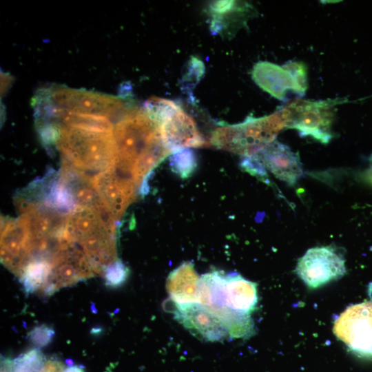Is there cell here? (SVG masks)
<instances>
[{"mask_svg":"<svg viewBox=\"0 0 372 372\" xmlns=\"http://www.w3.org/2000/svg\"><path fill=\"white\" fill-rule=\"evenodd\" d=\"M285 128V121L278 109L268 116H249L240 123L220 126L213 131L210 141L219 149L247 157L261 152Z\"/></svg>","mask_w":372,"mask_h":372,"instance_id":"cell-1","label":"cell"},{"mask_svg":"<svg viewBox=\"0 0 372 372\" xmlns=\"http://www.w3.org/2000/svg\"><path fill=\"white\" fill-rule=\"evenodd\" d=\"M147 104L160 123L163 142L171 154L208 145L194 119L176 102L152 97Z\"/></svg>","mask_w":372,"mask_h":372,"instance_id":"cell-2","label":"cell"},{"mask_svg":"<svg viewBox=\"0 0 372 372\" xmlns=\"http://www.w3.org/2000/svg\"><path fill=\"white\" fill-rule=\"evenodd\" d=\"M342 99L320 101L295 99L280 109L286 128L297 130L302 136H311L322 143L330 141L335 106Z\"/></svg>","mask_w":372,"mask_h":372,"instance_id":"cell-3","label":"cell"},{"mask_svg":"<svg viewBox=\"0 0 372 372\" xmlns=\"http://www.w3.org/2000/svg\"><path fill=\"white\" fill-rule=\"evenodd\" d=\"M333 331L355 355L372 359V300L347 307L334 322Z\"/></svg>","mask_w":372,"mask_h":372,"instance_id":"cell-4","label":"cell"},{"mask_svg":"<svg viewBox=\"0 0 372 372\" xmlns=\"http://www.w3.org/2000/svg\"><path fill=\"white\" fill-rule=\"evenodd\" d=\"M251 76L262 90L279 100H285L288 91L302 96L307 89V69L301 62L289 61L280 66L259 61L254 65Z\"/></svg>","mask_w":372,"mask_h":372,"instance_id":"cell-5","label":"cell"},{"mask_svg":"<svg viewBox=\"0 0 372 372\" xmlns=\"http://www.w3.org/2000/svg\"><path fill=\"white\" fill-rule=\"evenodd\" d=\"M344 259L331 247L309 249L298 261L296 273L307 286L318 288L346 273Z\"/></svg>","mask_w":372,"mask_h":372,"instance_id":"cell-6","label":"cell"},{"mask_svg":"<svg viewBox=\"0 0 372 372\" xmlns=\"http://www.w3.org/2000/svg\"><path fill=\"white\" fill-rule=\"evenodd\" d=\"M174 318L198 338L218 342L229 337L221 320L211 311L198 303L178 305L173 303Z\"/></svg>","mask_w":372,"mask_h":372,"instance_id":"cell-7","label":"cell"},{"mask_svg":"<svg viewBox=\"0 0 372 372\" xmlns=\"http://www.w3.org/2000/svg\"><path fill=\"white\" fill-rule=\"evenodd\" d=\"M256 155L265 169L289 185H294L304 176L298 154L285 144L275 140Z\"/></svg>","mask_w":372,"mask_h":372,"instance_id":"cell-8","label":"cell"},{"mask_svg":"<svg viewBox=\"0 0 372 372\" xmlns=\"http://www.w3.org/2000/svg\"><path fill=\"white\" fill-rule=\"evenodd\" d=\"M224 300L227 308L251 314L258 303L256 285L237 273L225 274Z\"/></svg>","mask_w":372,"mask_h":372,"instance_id":"cell-9","label":"cell"},{"mask_svg":"<svg viewBox=\"0 0 372 372\" xmlns=\"http://www.w3.org/2000/svg\"><path fill=\"white\" fill-rule=\"evenodd\" d=\"M200 278L191 262H183L170 272L166 289L172 302L178 305L197 303Z\"/></svg>","mask_w":372,"mask_h":372,"instance_id":"cell-10","label":"cell"},{"mask_svg":"<svg viewBox=\"0 0 372 372\" xmlns=\"http://www.w3.org/2000/svg\"><path fill=\"white\" fill-rule=\"evenodd\" d=\"M65 365L58 359L48 357L33 349L13 360L3 361L1 372H64Z\"/></svg>","mask_w":372,"mask_h":372,"instance_id":"cell-11","label":"cell"},{"mask_svg":"<svg viewBox=\"0 0 372 372\" xmlns=\"http://www.w3.org/2000/svg\"><path fill=\"white\" fill-rule=\"evenodd\" d=\"M169 163L172 171L182 178L190 176L197 165L196 155L189 148L172 154Z\"/></svg>","mask_w":372,"mask_h":372,"instance_id":"cell-12","label":"cell"},{"mask_svg":"<svg viewBox=\"0 0 372 372\" xmlns=\"http://www.w3.org/2000/svg\"><path fill=\"white\" fill-rule=\"evenodd\" d=\"M128 273V269L118 260L107 269L103 277L107 286L118 287L125 282Z\"/></svg>","mask_w":372,"mask_h":372,"instance_id":"cell-13","label":"cell"},{"mask_svg":"<svg viewBox=\"0 0 372 372\" xmlns=\"http://www.w3.org/2000/svg\"><path fill=\"white\" fill-rule=\"evenodd\" d=\"M240 166L249 174L262 180H267V174L265 167L256 154L243 157L240 162Z\"/></svg>","mask_w":372,"mask_h":372,"instance_id":"cell-14","label":"cell"},{"mask_svg":"<svg viewBox=\"0 0 372 372\" xmlns=\"http://www.w3.org/2000/svg\"><path fill=\"white\" fill-rule=\"evenodd\" d=\"M204 71L203 63L198 59L192 57L189 64L188 72L185 79L186 81H192V82L196 83L202 77Z\"/></svg>","mask_w":372,"mask_h":372,"instance_id":"cell-15","label":"cell"},{"mask_svg":"<svg viewBox=\"0 0 372 372\" xmlns=\"http://www.w3.org/2000/svg\"><path fill=\"white\" fill-rule=\"evenodd\" d=\"M52 335V329L46 326H40L31 332L30 338L35 344L42 346L51 340Z\"/></svg>","mask_w":372,"mask_h":372,"instance_id":"cell-16","label":"cell"},{"mask_svg":"<svg viewBox=\"0 0 372 372\" xmlns=\"http://www.w3.org/2000/svg\"><path fill=\"white\" fill-rule=\"evenodd\" d=\"M64 372H85L81 366H73L65 368Z\"/></svg>","mask_w":372,"mask_h":372,"instance_id":"cell-17","label":"cell"},{"mask_svg":"<svg viewBox=\"0 0 372 372\" xmlns=\"http://www.w3.org/2000/svg\"><path fill=\"white\" fill-rule=\"evenodd\" d=\"M365 178L369 183L372 184V166L366 171Z\"/></svg>","mask_w":372,"mask_h":372,"instance_id":"cell-18","label":"cell"}]
</instances>
